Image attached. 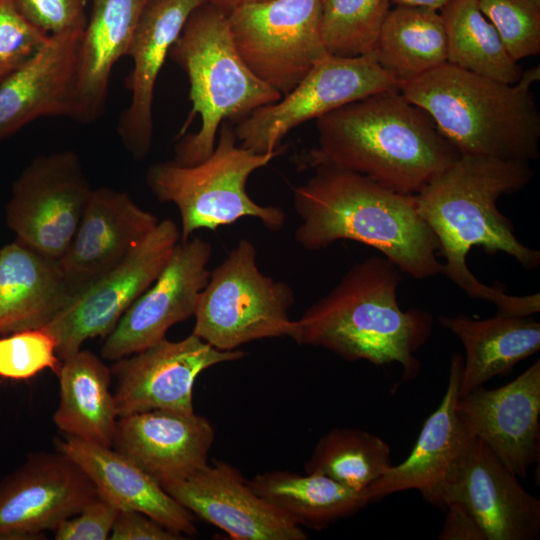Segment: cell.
Masks as SVG:
<instances>
[{"label":"cell","instance_id":"obj_1","mask_svg":"<svg viewBox=\"0 0 540 540\" xmlns=\"http://www.w3.org/2000/svg\"><path fill=\"white\" fill-rule=\"evenodd\" d=\"M532 176L526 162L460 155L414 195L420 216L438 241L442 274L470 298L487 301L507 316L539 313L540 294L510 295L502 285L482 283L467 266V255L481 247L490 255L503 252L527 270L539 266L540 252L518 240L497 206L501 196L520 191Z\"/></svg>","mask_w":540,"mask_h":540},{"label":"cell","instance_id":"obj_2","mask_svg":"<svg viewBox=\"0 0 540 540\" xmlns=\"http://www.w3.org/2000/svg\"><path fill=\"white\" fill-rule=\"evenodd\" d=\"M317 146L301 168L330 166L415 195L459 157L431 117L400 89L382 91L315 120Z\"/></svg>","mask_w":540,"mask_h":540},{"label":"cell","instance_id":"obj_3","mask_svg":"<svg viewBox=\"0 0 540 540\" xmlns=\"http://www.w3.org/2000/svg\"><path fill=\"white\" fill-rule=\"evenodd\" d=\"M293 189L301 219L297 243L309 251L353 240L377 249L415 279L442 274L439 244L420 216L415 196L391 190L359 173L330 166Z\"/></svg>","mask_w":540,"mask_h":540},{"label":"cell","instance_id":"obj_4","mask_svg":"<svg viewBox=\"0 0 540 540\" xmlns=\"http://www.w3.org/2000/svg\"><path fill=\"white\" fill-rule=\"evenodd\" d=\"M401 273L384 256L356 263L297 320L295 342L322 347L350 362L398 364L403 380L416 378L421 368L416 352L429 339L434 319L424 309L400 307Z\"/></svg>","mask_w":540,"mask_h":540},{"label":"cell","instance_id":"obj_5","mask_svg":"<svg viewBox=\"0 0 540 540\" xmlns=\"http://www.w3.org/2000/svg\"><path fill=\"white\" fill-rule=\"evenodd\" d=\"M539 66L505 83L445 63L400 86L461 155L528 163L539 156L540 113L532 85Z\"/></svg>","mask_w":540,"mask_h":540},{"label":"cell","instance_id":"obj_6","mask_svg":"<svg viewBox=\"0 0 540 540\" xmlns=\"http://www.w3.org/2000/svg\"><path fill=\"white\" fill-rule=\"evenodd\" d=\"M169 57L189 80L188 122L195 114L201 118L199 130L175 146L174 161L181 165L198 164L211 155L223 121L242 120L282 97L249 69L235 46L228 15L208 3L190 14Z\"/></svg>","mask_w":540,"mask_h":540},{"label":"cell","instance_id":"obj_7","mask_svg":"<svg viewBox=\"0 0 540 540\" xmlns=\"http://www.w3.org/2000/svg\"><path fill=\"white\" fill-rule=\"evenodd\" d=\"M211 155L194 165L167 161L151 165L146 183L156 198L172 202L181 218V241L199 229L216 230L242 217H253L269 230L279 231L286 214L276 206L256 203L247 193L250 175L280 154L255 153L238 145L228 120L221 123Z\"/></svg>","mask_w":540,"mask_h":540},{"label":"cell","instance_id":"obj_8","mask_svg":"<svg viewBox=\"0 0 540 540\" xmlns=\"http://www.w3.org/2000/svg\"><path fill=\"white\" fill-rule=\"evenodd\" d=\"M294 292L285 282L264 275L257 266V250L241 239L210 271L194 314L192 334L220 350L265 338L298 335L289 309Z\"/></svg>","mask_w":540,"mask_h":540},{"label":"cell","instance_id":"obj_9","mask_svg":"<svg viewBox=\"0 0 540 540\" xmlns=\"http://www.w3.org/2000/svg\"><path fill=\"white\" fill-rule=\"evenodd\" d=\"M235 46L249 69L281 95L328 54L321 0H261L228 15Z\"/></svg>","mask_w":540,"mask_h":540},{"label":"cell","instance_id":"obj_10","mask_svg":"<svg viewBox=\"0 0 540 540\" xmlns=\"http://www.w3.org/2000/svg\"><path fill=\"white\" fill-rule=\"evenodd\" d=\"M395 89H400V83L381 68L373 54L339 57L328 53L284 98L255 109L240 120L234 132L242 147L270 153L280 149L283 137L306 121Z\"/></svg>","mask_w":540,"mask_h":540},{"label":"cell","instance_id":"obj_11","mask_svg":"<svg viewBox=\"0 0 540 540\" xmlns=\"http://www.w3.org/2000/svg\"><path fill=\"white\" fill-rule=\"evenodd\" d=\"M179 240L175 222L159 221L125 260L75 293L57 317L44 326L56 341L59 358L75 354L88 339L106 337L154 282Z\"/></svg>","mask_w":540,"mask_h":540},{"label":"cell","instance_id":"obj_12","mask_svg":"<svg viewBox=\"0 0 540 540\" xmlns=\"http://www.w3.org/2000/svg\"><path fill=\"white\" fill-rule=\"evenodd\" d=\"M92 190L74 151L37 156L13 184L6 206L7 224L17 241L59 260Z\"/></svg>","mask_w":540,"mask_h":540},{"label":"cell","instance_id":"obj_13","mask_svg":"<svg viewBox=\"0 0 540 540\" xmlns=\"http://www.w3.org/2000/svg\"><path fill=\"white\" fill-rule=\"evenodd\" d=\"M480 439L470 436L449 466L434 504L463 505L486 540H535L540 535V501L526 491Z\"/></svg>","mask_w":540,"mask_h":540},{"label":"cell","instance_id":"obj_14","mask_svg":"<svg viewBox=\"0 0 540 540\" xmlns=\"http://www.w3.org/2000/svg\"><path fill=\"white\" fill-rule=\"evenodd\" d=\"M244 356L242 350H220L191 333L179 341L164 338L119 358L110 368L116 379L118 417L151 410L193 413V386L199 374Z\"/></svg>","mask_w":540,"mask_h":540},{"label":"cell","instance_id":"obj_15","mask_svg":"<svg viewBox=\"0 0 540 540\" xmlns=\"http://www.w3.org/2000/svg\"><path fill=\"white\" fill-rule=\"evenodd\" d=\"M211 244L201 238L178 242L154 282L105 337L102 358L115 361L165 338L174 324L194 316L207 285Z\"/></svg>","mask_w":540,"mask_h":540},{"label":"cell","instance_id":"obj_16","mask_svg":"<svg viewBox=\"0 0 540 540\" xmlns=\"http://www.w3.org/2000/svg\"><path fill=\"white\" fill-rule=\"evenodd\" d=\"M98 492L63 453H35L0 482V540L36 538L77 514Z\"/></svg>","mask_w":540,"mask_h":540},{"label":"cell","instance_id":"obj_17","mask_svg":"<svg viewBox=\"0 0 540 540\" xmlns=\"http://www.w3.org/2000/svg\"><path fill=\"white\" fill-rule=\"evenodd\" d=\"M162 487L193 515L233 539H307L299 524L258 495L248 480L224 461L208 463L186 479Z\"/></svg>","mask_w":540,"mask_h":540},{"label":"cell","instance_id":"obj_18","mask_svg":"<svg viewBox=\"0 0 540 540\" xmlns=\"http://www.w3.org/2000/svg\"><path fill=\"white\" fill-rule=\"evenodd\" d=\"M456 409L470 434L517 476L539 462L540 360L504 386L460 396Z\"/></svg>","mask_w":540,"mask_h":540},{"label":"cell","instance_id":"obj_19","mask_svg":"<svg viewBox=\"0 0 540 540\" xmlns=\"http://www.w3.org/2000/svg\"><path fill=\"white\" fill-rule=\"evenodd\" d=\"M158 223L127 193L93 189L74 236L58 260L72 294L119 265Z\"/></svg>","mask_w":540,"mask_h":540},{"label":"cell","instance_id":"obj_20","mask_svg":"<svg viewBox=\"0 0 540 540\" xmlns=\"http://www.w3.org/2000/svg\"><path fill=\"white\" fill-rule=\"evenodd\" d=\"M214 439V427L204 416L151 410L118 417L112 448L163 486L207 465Z\"/></svg>","mask_w":540,"mask_h":540},{"label":"cell","instance_id":"obj_21","mask_svg":"<svg viewBox=\"0 0 540 540\" xmlns=\"http://www.w3.org/2000/svg\"><path fill=\"white\" fill-rule=\"evenodd\" d=\"M205 0H147L140 15L128 56L133 68L126 80L131 93L117 132L125 148L143 159L153 140L154 90L162 66L188 17Z\"/></svg>","mask_w":540,"mask_h":540},{"label":"cell","instance_id":"obj_22","mask_svg":"<svg viewBox=\"0 0 540 540\" xmlns=\"http://www.w3.org/2000/svg\"><path fill=\"white\" fill-rule=\"evenodd\" d=\"M82 32L50 36L0 82V141L42 117L73 119Z\"/></svg>","mask_w":540,"mask_h":540},{"label":"cell","instance_id":"obj_23","mask_svg":"<svg viewBox=\"0 0 540 540\" xmlns=\"http://www.w3.org/2000/svg\"><path fill=\"white\" fill-rule=\"evenodd\" d=\"M56 450L89 477L98 495L119 511L134 510L183 535L197 532L194 516L131 459L106 447L73 437L56 439Z\"/></svg>","mask_w":540,"mask_h":540},{"label":"cell","instance_id":"obj_24","mask_svg":"<svg viewBox=\"0 0 540 540\" xmlns=\"http://www.w3.org/2000/svg\"><path fill=\"white\" fill-rule=\"evenodd\" d=\"M463 357H451L448 384L441 403L425 421L410 455L392 465L364 491L370 501L405 490H418L434 504L437 490L467 439L471 436L456 405L460 397Z\"/></svg>","mask_w":540,"mask_h":540},{"label":"cell","instance_id":"obj_25","mask_svg":"<svg viewBox=\"0 0 540 540\" xmlns=\"http://www.w3.org/2000/svg\"><path fill=\"white\" fill-rule=\"evenodd\" d=\"M72 296L57 259L17 240L0 249V336L48 325Z\"/></svg>","mask_w":540,"mask_h":540},{"label":"cell","instance_id":"obj_26","mask_svg":"<svg viewBox=\"0 0 540 540\" xmlns=\"http://www.w3.org/2000/svg\"><path fill=\"white\" fill-rule=\"evenodd\" d=\"M147 0H92L82 32L73 120L91 123L105 107L115 64L128 56Z\"/></svg>","mask_w":540,"mask_h":540},{"label":"cell","instance_id":"obj_27","mask_svg":"<svg viewBox=\"0 0 540 540\" xmlns=\"http://www.w3.org/2000/svg\"><path fill=\"white\" fill-rule=\"evenodd\" d=\"M441 326L462 343L460 396L483 386L540 349V323L531 316L474 319L464 314L440 316Z\"/></svg>","mask_w":540,"mask_h":540},{"label":"cell","instance_id":"obj_28","mask_svg":"<svg viewBox=\"0 0 540 540\" xmlns=\"http://www.w3.org/2000/svg\"><path fill=\"white\" fill-rule=\"evenodd\" d=\"M59 404L53 421L65 436L112 447L117 409L111 369L95 353L80 349L62 360Z\"/></svg>","mask_w":540,"mask_h":540},{"label":"cell","instance_id":"obj_29","mask_svg":"<svg viewBox=\"0 0 540 540\" xmlns=\"http://www.w3.org/2000/svg\"><path fill=\"white\" fill-rule=\"evenodd\" d=\"M373 56L400 86L447 63L440 11L394 5L381 26Z\"/></svg>","mask_w":540,"mask_h":540},{"label":"cell","instance_id":"obj_30","mask_svg":"<svg viewBox=\"0 0 540 540\" xmlns=\"http://www.w3.org/2000/svg\"><path fill=\"white\" fill-rule=\"evenodd\" d=\"M266 501L297 524L324 529L352 516L371 501L365 491H356L324 475L272 470L248 480Z\"/></svg>","mask_w":540,"mask_h":540},{"label":"cell","instance_id":"obj_31","mask_svg":"<svg viewBox=\"0 0 540 540\" xmlns=\"http://www.w3.org/2000/svg\"><path fill=\"white\" fill-rule=\"evenodd\" d=\"M440 13L447 39V63L505 83L521 78L522 68L508 53L477 0H452Z\"/></svg>","mask_w":540,"mask_h":540},{"label":"cell","instance_id":"obj_32","mask_svg":"<svg viewBox=\"0 0 540 540\" xmlns=\"http://www.w3.org/2000/svg\"><path fill=\"white\" fill-rule=\"evenodd\" d=\"M390 453V446L375 434L360 428L337 427L319 439L305 463V472L364 491L393 465Z\"/></svg>","mask_w":540,"mask_h":540},{"label":"cell","instance_id":"obj_33","mask_svg":"<svg viewBox=\"0 0 540 540\" xmlns=\"http://www.w3.org/2000/svg\"><path fill=\"white\" fill-rule=\"evenodd\" d=\"M392 0H321V36L339 57L373 54Z\"/></svg>","mask_w":540,"mask_h":540},{"label":"cell","instance_id":"obj_34","mask_svg":"<svg viewBox=\"0 0 540 540\" xmlns=\"http://www.w3.org/2000/svg\"><path fill=\"white\" fill-rule=\"evenodd\" d=\"M516 61L540 53V0H477Z\"/></svg>","mask_w":540,"mask_h":540},{"label":"cell","instance_id":"obj_35","mask_svg":"<svg viewBox=\"0 0 540 540\" xmlns=\"http://www.w3.org/2000/svg\"><path fill=\"white\" fill-rule=\"evenodd\" d=\"M62 364L56 341L44 327L0 336V378L27 380L45 369L58 373Z\"/></svg>","mask_w":540,"mask_h":540},{"label":"cell","instance_id":"obj_36","mask_svg":"<svg viewBox=\"0 0 540 540\" xmlns=\"http://www.w3.org/2000/svg\"><path fill=\"white\" fill-rule=\"evenodd\" d=\"M49 37L26 19L14 0H0V82L28 62Z\"/></svg>","mask_w":540,"mask_h":540},{"label":"cell","instance_id":"obj_37","mask_svg":"<svg viewBox=\"0 0 540 540\" xmlns=\"http://www.w3.org/2000/svg\"><path fill=\"white\" fill-rule=\"evenodd\" d=\"M20 12L48 36L82 32L86 0H14Z\"/></svg>","mask_w":540,"mask_h":540},{"label":"cell","instance_id":"obj_38","mask_svg":"<svg viewBox=\"0 0 540 540\" xmlns=\"http://www.w3.org/2000/svg\"><path fill=\"white\" fill-rule=\"evenodd\" d=\"M119 510L99 495L53 531L56 540H106Z\"/></svg>","mask_w":540,"mask_h":540},{"label":"cell","instance_id":"obj_39","mask_svg":"<svg viewBox=\"0 0 540 540\" xmlns=\"http://www.w3.org/2000/svg\"><path fill=\"white\" fill-rule=\"evenodd\" d=\"M183 536L142 512L122 510L118 512L109 539L180 540Z\"/></svg>","mask_w":540,"mask_h":540},{"label":"cell","instance_id":"obj_40","mask_svg":"<svg viewBox=\"0 0 540 540\" xmlns=\"http://www.w3.org/2000/svg\"><path fill=\"white\" fill-rule=\"evenodd\" d=\"M446 520L438 535L440 540H486L485 535L470 512L460 503L446 505Z\"/></svg>","mask_w":540,"mask_h":540},{"label":"cell","instance_id":"obj_41","mask_svg":"<svg viewBox=\"0 0 540 540\" xmlns=\"http://www.w3.org/2000/svg\"><path fill=\"white\" fill-rule=\"evenodd\" d=\"M452 0H392V5H405L441 11Z\"/></svg>","mask_w":540,"mask_h":540},{"label":"cell","instance_id":"obj_42","mask_svg":"<svg viewBox=\"0 0 540 540\" xmlns=\"http://www.w3.org/2000/svg\"><path fill=\"white\" fill-rule=\"evenodd\" d=\"M206 3L229 15L235 9L252 2L261 0H205Z\"/></svg>","mask_w":540,"mask_h":540}]
</instances>
